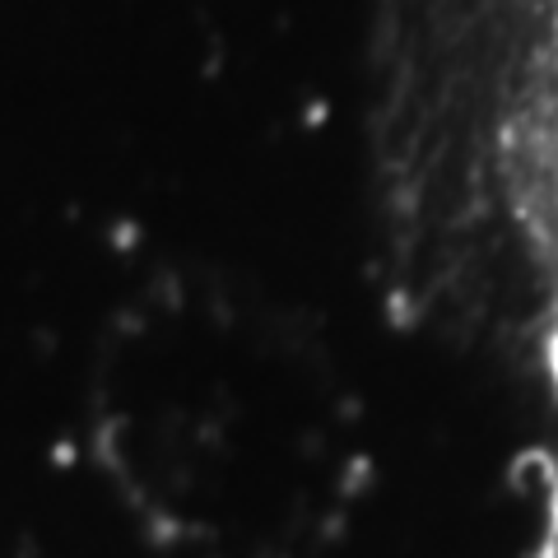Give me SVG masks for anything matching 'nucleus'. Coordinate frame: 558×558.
Segmentation results:
<instances>
[{
  "mask_svg": "<svg viewBox=\"0 0 558 558\" xmlns=\"http://www.w3.org/2000/svg\"><path fill=\"white\" fill-rule=\"evenodd\" d=\"M558 14V0H373V47L451 57L517 38Z\"/></svg>",
  "mask_w": 558,
  "mask_h": 558,
  "instance_id": "f257e3e1",
  "label": "nucleus"
}]
</instances>
